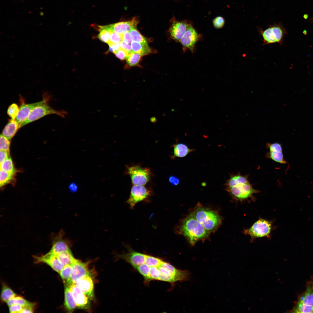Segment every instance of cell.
<instances>
[{
    "label": "cell",
    "instance_id": "obj_47",
    "mask_svg": "<svg viewBox=\"0 0 313 313\" xmlns=\"http://www.w3.org/2000/svg\"><path fill=\"white\" fill-rule=\"evenodd\" d=\"M10 152L7 151L0 150V162L2 163L6 159L10 157Z\"/></svg>",
    "mask_w": 313,
    "mask_h": 313
},
{
    "label": "cell",
    "instance_id": "obj_8",
    "mask_svg": "<svg viewBox=\"0 0 313 313\" xmlns=\"http://www.w3.org/2000/svg\"><path fill=\"white\" fill-rule=\"evenodd\" d=\"M152 193L143 185H134L131 189L130 196L126 202L130 208L133 209L138 203L148 200Z\"/></svg>",
    "mask_w": 313,
    "mask_h": 313
},
{
    "label": "cell",
    "instance_id": "obj_19",
    "mask_svg": "<svg viewBox=\"0 0 313 313\" xmlns=\"http://www.w3.org/2000/svg\"><path fill=\"white\" fill-rule=\"evenodd\" d=\"M62 234L61 233L55 239L51 250L48 253L57 256L61 253L70 251L66 242L62 238Z\"/></svg>",
    "mask_w": 313,
    "mask_h": 313
},
{
    "label": "cell",
    "instance_id": "obj_21",
    "mask_svg": "<svg viewBox=\"0 0 313 313\" xmlns=\"http://www.w3.org/2000/svg\"><path fill=\"white\" fill-rule=\"evenodd\" d=\"M297 304L313 307V290L312 285L309 284L306 290L300 297Z\"/></svg>",
    "mask_w": 313,
    "mask_h": 313
},
{
    "label": "cell",
    "instance_id": "obj_32",
    "mask_svg": "<svg viewBox=\"0 0 313 313\" xmlns=\"http://www.w3.org/2000/svg\"><path fill=\"white\" fill-rule=\"evenodd\" d=\"M129 33L132 41L142 43H147L146 39L136 28L131 29L129 32Z\"/></svg>",
    "mask_w": 313,
    "mask_h": 313
},
{
    "label": "cell",
    "instance_id": "obj_18",
    "mask_svg": "<svg viewBox=\"0 0 313 313\" xmlns=\"http://www.w3.org/2000/svg\"><path fill=\"white\" fill-rule=\"evenodd\" d=\"M46 102V100L43 99L37 102L22 104L19 108L18 113L15 120L19 125L20 124L27 119L32 110L35 107Z\"/></svg>",
    "mask_w": 313,
    "mask_h": 313
},
{
    "label": "cell",
    "instance_id": "obj_11",
    "mask_svg": "<svg viewBox=\"0 0 313 313\" xmlns=\"http://www.w3.org/2000/svg\"><path fill=\"white\" fill-rule=\"evenodd\" d=\"M69 286L77 307L81 309H89L90 302L88 297L74 283H73Z\"/></svg>",
    "mask_w": 313,
    "mask_h": 313
},
{
    "label": "cell",
    "instance_id": "obj_28",
    "mask_svg": "<svg viewBox=\"0 0 313 313\" xmlns=\"http://www.w3.org/2000/svg\"><path fill=\"white\" fill-rule=\"evenodd\" d=\"M56 256L64 265L72 266L77 260L73 256L71 251L61 253Z\"/></svg>",
    "mask_w": 313,
    "mask_h": 313
},
{
    "label": "cell",
    "instance_id": "obj_27",
    "mask_svg": "<svg viewBox=\"0 0 313 313\" xmlns=\"http://www.w3.org/2000/svg\"><path fill=\"white\" fill-rule=\"evenodd\" d=\"M142 275L144 279L145 283L148 284L151 279L150 275V267L145 263L137 266L134 267Z\"/></svg>",
    "mask_w": 313,
    "mask_h": 313
},
{
    "label": "cell",
    "instance_id": "obj_44",
    "mask_svg": "<svg viewBox=\"0 0 313 313\" xmlns=\"http://www.w3.org/2000/svg\"><path fill=\"white\" fill-rule=\"evenodd\" d=\"M129 53L128 52L121 48L114 53L116 56L121 60H123L126 59Z\"/></svg>",
    "mask_w": 313,
    "mask_h": 313
},
{
    "label": "cell",
    "instance_id": "obj_41",
    "mask_svg": "<svg viewBox=\"0 0 313 313\" xmlns=\"http://www.w3.org/2000/svg\"><path fill=\"white\" fill-rule=\"evenodd\" d=\"M122 41V35L111 31L108 44L119 43Z\"/></svg>",
    "mask_w": 313,
    "mask_h": 313
},
{
    "label": "cell",
    "instance_id": "obj_37",
    "mask_svg": "<svg viewBox=\"0 0 313 313\" xmlns=\"http://www.w3.org/2000/svg\"><path fill=\"white\" fill-rule=\"evenodd\" d=\"M163 261L162 259L161 258L147 254L145 263L150 267H157L160 265Z\"/></svg>",
    "mask_w": 313,
    "mask_h": 313
},
{
    "label": "cell",
    "instance_id": "obj_51",
    "mask_svg": "<svg viewBox=\"0 0 313 313\" xmlns=\"http://www.w3.org/2000/svg\"><path fill=\"white\" fill-rule=\"evenodd\" d=\"M169 181L172 185H176L179 184L180 182L179 179L174 176H171L169 178Z\"/></svg>",
    "mask_w": 313,
    "mask_h": 313
},
{
    "label": "cell",
    "instance_id": "obj_31",
    "mask_svg": "<svg viewBox=\"0 0 313 313\" xmlns=\"http://www.w3.org/2000/svg\"><path fill=\"white\" fill-rule=\"evenodd\" d=\"M16 296V294L10 288L6 285L3 286L1 296L3 301L7 302Z\"/></svg>",
    "mask_w": 313,
    "mask_h": 313
},
{
    "label": "cell",
    "instance_id": "obj_14",
    "mask_svg": "<svg viewBox=\"0 0 313 313\" xmlns=\"http://www.w3.org/2000/svg\"><path fill=\"white\" fill-rule=\"evenodd\" d=\"M90 300L94 298L93 280L90 275L86 276L78 280L74 283Z\"/></svg>",
    "mask_w": 313,
    "mask_h": 313
},
{
    "label": "cell",
    "instance_id": "obj_35",
    "mask_svg": "<svg viewBox=\"0 0 313 313\" xmlns=\"http://www.w3.org/2000/svg\"><path fill=\"white\" fill-rule=\"evenodd\" d=\"M14 174L10 173L0 170V187H2L8 183H9L12 181Z\"/></svg>",
    "mask_w": 313,
    "mask_h": 313
},
{
    "label": "cell",
    "instance_id": "obj_15",
    "mask_svg": "<svg viewBox=\"0 0 313 313\" xmlns=\"http://www.w3.org/2000/svg\"><path fill=\"white\" fill-rule=\"evenodd\" d=\"M267 147L269 151L267 153L266 156L274 161L281 163L285 164L282 153L281 145L278 143H267Z\"/></svg>",
    "mask_w": 313,
    "mask_h": 313
},
{
    "label": "cell",
    "instance_id": "obj_43",
    "mask_svg": "<svg viewBox=\"0 0 313 313\" xmlns=\"http://www.w3.org/2000/svg\"><path fill=\"white\" fill-rule=\"evenodd\" d=\"M150 275L152 280H158L159 276V272L156 267H150Z\"/></svg>",
    "mask_w": 313,
    "mask_h": 313
},
{
    "label": "cell",
    "instance_id": "obj_25",
    "mask_svg": "<svg viewBox=\"0 0 313 313\" xmlns=\"http://www.w3.org/2000/svg\"><path fill=\"white\" fill-rule=\"evenodd\" d=\"M132 52L143 56L150 53L151 49L147 43H142L132 41L131 43Z\"/></svg>",
    "mask_w": 313,
    "mask_h": 313
},
{
    "label": "cell",
    "instance_id": "obj_10",
    "mask_svg": "<svg viewBox=\"0 0 313 313\" xmlns=\"http://www.w3.org/2000/svg\"><path fill=\"white\" fill-rule=\"evenodd\" d=\"M199 38V34L194 28L190 25L180 41L184 51L189 50L193 52Z\"/></svg>",
    "mask_w": 313,
    "mask_h": 313
},
{
    "label": "cell",
    "instance_id": "obj_12",
    "mask_svg": "<svg viewBox=\"0 0 313 313\" xmlns=\"http://www.w3.org/2000/svg\"><path fill=\"white\" fill-rule=\"evenodd\" d=\"M71 279L73 283L87 275H90L88 264L77 260L72 265Z\"/></svg>",
    "mask_w": 313,
    "mask_h": 313
},
{
    "label": "cell",
    "instance_id": "obj_26",
    "mask_svg": "<svg viewBox=\"0 0 313 313\" xmlns=\"http://www.w3.org/2000/svg\"><path fill=\"white\" fill-rule=\"evenodd\" d=\"M157 267L159 269L160 274L158 280L167 282L171 283L177 282L175 278L169 270L160 265Z\"/></svg>",
    "mask_w": 313,
    "mask_h": 313
},
{
    "label": "cell",
    "instance_id": "obj_16",
    "mask_svg": "<svg viewBox=\"0 0 313 313\" xmlns=\"http://www.w3.org/2000/svg\"><path fill=\"white\" fill-rule=\"evenodd\" d=\"M138 23L137 19L134 18L128 21L120 22L108 26L112 31L122 35L129 32L131 29L135 28Z\"/></svg>",
    "mask_w": 313,
    "mask_h": 313
},
{
    "label": "cell",
    "instance_id": "obj_52",
    "mask_svg": "<svg viewBox=\"0 0 313 313\" xmlns=\"http://www.w3.org/2000/svg\"><path fill=\"white\" fill-rule=\"evenodd\" d=\"M69 188L70 191L72 192H76L78 189V187L74 182L71 183L69 185Z\"/></svg>",
    "mask_w": 313,
    "mask_h": 313
},
{
    "label": "cell",
    "instance_id": "obj_3",
    "mask_svg": "<svg viewBox=\"0 0 313 313\" xmlns=\"http://www.w3.org/2000/svg\"><path fill=\"white\" fill-rule=\"evenodd\" d=\"M257 28L260 34L263 38V45L281 43L286 32L281 23L270 25L265 30L258 27Z\"/></svg>",
    "mask_w": 313,
    "mask_h": 313
},
{
    "label": "cell",
    "instance_id": "obj_6",
    "mask_svg": "<svg viewBox=\"0 0 313 313\" xmlns=\"http://www.w3.org/2000/svg\"><path fill=\"white\" fill-rule=\"evenodd\" d=\"M68 114V112L64 110H57L53 109L46 102L35 107L32 110L27 119L19 125V128L47 115L54 114L64 118Z\"/></svg>",
    "mask_w": 313,
    "mask_h": 313
},
{
    "label": "cell",
    "instance_id": "obj_24",
    "mask_svg": "<svg viewBox=\"0 0 313 313\" xmlns=\"http://www.w3.org/2000/svg\"><path fill=\"white\" fill-rule=\"evenodd\" d=\"M173 157H183L186 156L189 153L194 150L190 149L185 144L179 143L174 145Z\"/></svg>",
    "mask_w": 313,
    "mask_h": 313
},
{
    "label": "cell",
    "instance_id": "obj_46",
    "mask_svg": "<svg viewBox=\"0 0 313 313\" xmlns=\"http://www.w3.org/2000/svg\"><path fill=\"white\" fill-rule=\"evenodd\" d=\"M120 48L128 52L129 53L132 52L131 44L126 43L123 41L119 43Z\"/></svg>",
    "mask_w": 313,
    "mask_h": 313
},
{
    "label": "cell",
    "instance_id": "obj_29",
    "mask_svg": "<svg viewBox=\"0 0 313 313\" xmlns=\"http://www.w3.org/2000/svg\"><path fill=\"white\" fill-rule=\"evenodd\" d=\"M99 32L97 37L101 41L108 43L109 42L111 30L108 25L99 26Z\"/></svg>",
    "mask_w": 313,
    "mask_h": 313
},
{
    "label": "cell",
    "instance_id": "obj_36",
    "mask_svg": "<svg viewBox=\"0 0 313 313\" xmlns=\"http://www.w3.org/2000/svg\"><path fill=\"white\" fill-rule=\"evenodd\" d=\"M141 56L139 53L132 52L129 53L126 58L127 63L130 66L137 65L139 63Z\"/></svg>",
    "mask_w": 313,
    "mask_h": 313
},
{
    "label": "cell",
    "instance_id": "obj_42",
    "mask_svg": "<svg viewBox=\"0 0 313 313\" xmlns=\"http://www.w3.org/2000/svg\"><path fill=\"white\" fill-rule=\"evenodd\" d=\"M225 23V20L222 17L218 16L214 18L213 21L214 26L216 28H222Z\"/></svg>",
    "mask_w": 313,
    "mask_h": 313
},
{
    "label": "cell",
    "instance_id": "obj_48",
    "mask_svg": "<svg viewBox=\"0 0 313 313\" xmlns=\"http://www.w3.org/2000/svg\"><path fill=\"white\" fill-rule=\"evenodd\" d=\"M108 44L109 46V51L114 53L121 48L119 43H110Z\"/></svg>",
    "mask_w": 313,
    "mask_h": 313
},
{
    "label": "cell",
    "instance_id": "obj_39",
    "mask_svg": "<svg viewBox=\"0 0 313 313\" xmlns=\"http://www.w3.org/2000/svg\"><path fill=\"white\" fill-rule=\"evenodd\" d=\"M294 313H313V307L305 306L296 304L292 311Z\"/></svg>",
    "mask_w": 313,
    "mask_h": 313
},
{
    "label": "cell",
    "instance_id": "obj_22",
    "mask_svg": "<svg viewBox=\"0 0 313 313\" xmlns=\"http://www.w3.org/2000/svg\"><path fill=\"white\" fill-rule=\"evenodd\" d=\"M64 306L69 312H72L77 305L69 286L66 285L64 292Z\"/></svg>",
    "mask_w": 313,
    "mask_h": 313
},
{
    "label": "cell",
    "instance_id": "obj_34",
    "mask_svg": "<svg viewBox=\"0 0 313 313\" xmlns=\"http://www.w3.org/2000/svg\"><path fill=\"white\" fill-rule=\"evenodd\" d=\"M6 303L9 307L14 304L19 305L23 306L34 305V304L29 302L22 297L19 296L15 297L8 301Z\"/></svg>",
    "mask_w": 313,
    "mask_h": 313
},
{
    "label": "cell",
    "instance_id": "obj_40",
    "mask_svg": "<svg viewBox=\"0 0 313 313\" xmlns=\"http://www.w3.org/2000/svg\"><path fill=\"white\" fill-rule=\"evenodd\" d=\"M10 140L2 134L0 136V150L7 151L10 152Z\"/></svg>",
    "mask_w": 313,
    "mask_h": 313
},
{
    "label": "cell",
    "instance_id": "obj_17",
    "mask_svg": "<svg viewBox=\"0 0 313 313\" xmlns=\"http://www.w3.org/2000/svg\"><path fill=\"white\" fill-rule=\"evenodd\" d=\"M190 25L184 21H175L172 24L170 32L172 38L175 41L180 42Z\"/></svg>",
    "mask_w": 313,
    "mask_h": 313
},
{
    "label": "cell",
    "instance_id": "obj_1",
    "mask_svg": "<svg viewBox=\"0 0 313 313\" xmlns=\"http://www.w3.org/2000/svg\"><path fill=\"white\" fill-rule=\"evenodd\" d=\"M179 230L192 245H194L199 241L208 237L209 232L192 213L183 221Z\"/></svg>",
    "mask_w": 313,
    "mask_h": 313
},
{
    "label": "cell",
    "instance_id": "obj_53",
    "mask_svg": "<svg viewBox=\"0 0 313 313\" xmlns=\"http://www.w3.org/2000/svg\"><path fill=\"white\" fill-rule=\"evenodd\" d=\"M312 289L313 290V282L312 283Z\"/></svg>",
    "mask_w": 313,
    "mask_h": 313
},
{
    "label": "cell",
    "instance_id": "obj_49",
    "mask_svg": "<svg viewBox=\"0 0 313 313\" xmlns=\"http://www.w3.org/2000/svg\"><path fill=\"white\" fill-rule=\"evenodd\" d=\"M122 41L128 44H131L132 41L130 38L129 32H127L122 35Z\"/></svg>",
    "mask_w": 313,
    "mask_h": 313
},
{
    "label": "cell",
    "instance_id": "obj_20",
    "mask_svg": "<svg viewBox=\"0 0 313 313\" xmlns=\"http://www.w3.org/2000/svg\"><path fill=\"white\" fill-rule=\"evenodd\" d=\"M19 128V124L15 120H10L3 130L2 134L10 140Z\"/></svg>",
    "mask_w": 313,
    "mask_h": 313
},
{
    "label": "cell",
    "instance_id": "obj_45",
    "mask_svg": "<svg viewBox=\"0 0 313 313\" xmlns=\"http://www.w3.org/2000/svg\"><path fill=\"white\" fill-rule=\"evenodd\" d=\"M23 306L19 305L14 304L9 306V310L10 313H21L22 310Z\"/></svg>",
    "mask_w": 313,
    "mask_h": 313
},
{
    "label": "cell",
    "instance_id": "obj_30",
    "mask_svg": "<svg viewBox=\"0 0 313 313\" xmlns=\"http://www.w3.org/2000/svg\"><path fill=\"white\" fill-rule=\"evenodd\" d=\"M72 268L71 265H65L59 273L65 285L70 286L73 283L71 279Z\"/></svg>",
    "mask_w": 313,
    "mask_h": 313
},
{
    "label": "cell",
    "instance_id": "obj_4",
    "mask_svg": "<svg viewBox=\"0 0 313 313\" xmlns=\"http://www.w3.org/2000/svg\"><path fill=\"white\" fill-rule=\"evenodd\" d=\"M272 229L271 221L259 218L249 228L243 230L244 234L249 236L252 240L263 237L270 238Z\"/></svg>",
    "mask_w": 313,
    "mask_h": 313
},
{
    "label": "cell",
    "instance_id": "obj_38",
    "mask_svg": "<svg viewBox=\"0 0 313 313\" xmlns=\"http://www.w3.org/2000/svg\"><path fill=\"white\" fill-rule=\"evenodd\" d=\"M19 108L15 103H12L9 106L7 110V113L11 119H15L19 112Z\"/></svg>",
    "mask_w": 313,
    "mask_h": 313
},
{
    "label": "cell",
    "instance_id": "obj_7",
    "mask_svg": "<svg viewBox=\"0 0 313 313\" xmlns=\"http://www.w3.org/2000/svg\"><path fill=\"white\" fill-rule=\"evenodd\" d=\"M127 170L134 185H144L150 180L151 173L149 169L147 168L135 165L128 167Z\"/></svg>",
    "mask_w": 313,
    "mask_h": 313
},
{
    "label": "cell",
    "instance_id": "obj_13",
    "mask_svg": "<svg viewBox=\"0 0 313 313\" xmlns=\"http://www.w3.org/2000/svg\"><path fill=\"white\" fill-rule=\"evenodd\" d=\"M34 258L37 263H45L59 274L64 266L57 256L48 253L41 256H34Z\"/></svg>",
    "mask_w": 313,
    "mask_h": 313
},
{
    "label": "cell",
    "instance_id": "obj_33",
    "mask_svg": "<svg viewBox=\"0 0 313 313\" xmlns=\"http://www.w3.org/2000/svg\"><path fill=\"white\" fill-rule=\"evenodd\" d=\"M0 170L10 173H15L16 171L14 169L13 161L10 157L0 163Z\"/></svg>",
    "mask_w": 313,
    "mask_h": 313
},
{
    "label": "cell",
    "instance_id": "obj_50",
    "mask_svg": "<svg viewBox=\"0 0 313 313\" xmlns=\"http://www.w3.org/2000/svg\"><path fill=\"white\" fill-rule=\"evenodd\" d=\"M34 305H26L23 306L21 313H32L33 312V307Z\"/></svg>",
    "mask_w": 313,
    "mask_h": 313
},
{
    "label": "cell",
    "instance_id": "obj_23",
    "mask_svg": "<svg viewBox=\"0 0 313 313\" xmlns=\"http://www.w3.org/2000/svg\"><path fill=\"white\" fill-rule=\"evenodd\" d=\"M248 175H243L240 173L232 174L225 184L226 188H230L241 183H246L249 181Z\"/></svg>",
    "mask_w": 313,
    "mask_h": 313
},
{
    "label": "cell",
    "instance_id": "obj_2",
    "mask_svg": "<svg viewBox=\"0 0 313 313\" xmlns=\"http://www.w3.org/2000/svg\"><path fill=\"white\" fill-rule=\"evenodd\" d=\"M197 220L208 232L215 230L220 225L221 218L214 211L203 207L196 209L192 213Z\"/></svg>",
    "mask_w": 313,
    "mask_h": 313
},
{
    "label": "cell",
    "instance_id": "obj_5",
    "mask_svg": "<svg viewBox=\"0 0 313 313\" xmlns=\"http://www.w3.org/2000/svg\"><path fill=\"white\" fill-rule=\"evenodd\" d=\"M225 190L234 200L241 202L253 199V195L259 192L253 188L249 181L239 183L232 187L225 188Z\"/></svg>",
    "mask_w": 313,
    "mask_h": 313
},
{
    "label": "cell",
    "instance_id": "obj_9",
    "mask_svg": "<svg viewBox=\"0 0 313 313\" xmlns=\"http://www.w3.org/2000/svg\"><path fill=\"white\" fill-rule=\"evenodd\" d=\"M127 252L125 254L117 255V257L125 260L133 267L145 263L147 254L139 252L127 246Z\"/></svg>",
    "mask_w": 313,
    "mask_h": 313
}]
</instances>
